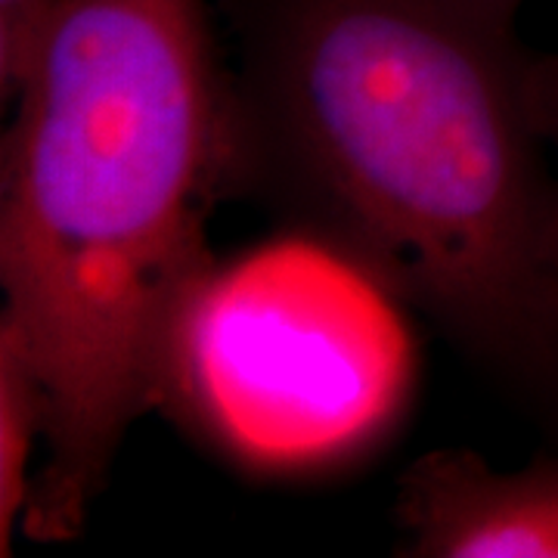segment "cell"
Segmentation results:
<instances>
[{"mask_svg":"<svg viewBox=\"0 0 558 558\" xmlns=\"http://www.w3.org/2000/svg\"><path fill=\"white\" fill-rule=\"evenodd\" d=\"M236 180L558 444V168L512 0H223Z\"/></svg>","mask_w":558,"mask_h":558,"instance_id":"6da1fadb","label":"cell"},{"mask_svg":"<svg viewBox=\"0 0 558 558\" xmlns=\"http://www.w3.org/2000/svg\"><path fill=\"white\" fill-rule=\"evenodd\" d=\"M0 319L47 400L22 534L75 539L128 428L159 410L180 311L233 196L230 65L205 0H75L13 100Z\"/></svg>","mask_w":558,"mask_h":558,"instance_id":"7a4b0ae2","label":"cell"},{"mask_svg":"<svg viewBox=\"0 0 558 558\" xmlns=\"http://www.w3.org/2000/svg\"><path fill=\"white\" fill-rule=\"evenodd\" d=\"M398 307L366 267L304 230L215 258L180 311L159 410L242 469L341 465L410 398Z\"/></svg>","mask_w":558,"mask_h":558,"instance_id":"3957f363","label":"cell"},{"mask_svg":"<svg viewBox=\"0 0 558 558\" xmlns=\"http://www.w3.org/2000/svg\"><path fill=\"white\" fill-rule=\"evenodd\" d=\"M395 515L403 556L558 558V444L521 469L425 453L400 478Z\"/></svg>","mask_w":558,"mask_h":558,"instance_id":"277c9868","label":"cell"},{"mask_svg":"<svg viewBox=\"0 0 558 558\" xmlns=\"http://www.w3.org/2000/svg\"><path fill=\"white\" fill-rule=\"evenodd\" d=\"M47 440V400L25 341L0 319V556L22 527Z\"/></svg>","mask_w":558,"mask_h":558,"instance_id":"5b68a950","label":"cell"},{"mask_svg":"<svg viewBox=\"0 0 558 558\" xmlns=\"http://www.w3.org/2000/svg\"><path fill=\"white\" fill-rule=\"evenodd\" d=\"M75 0H0V94L16 100L40 47Z\"/></svg>","mask_w":558,"mask_h":558,"instance_id":"8992f818","label":"cell"},{"mask_svg":"<svg viewBox=\"0 0 558 558\" xmlns=\"http://www.w3.org/2000/svg\"><path fill=\"white\" fill-rule=\"evenodd\" d=\"M534 94H537L543 131H546L558 168V53H537L534 57Z\"/></svg>","mask_w":558,"mask_h":558,"instance_id":"52a82bcc","label":"cell"},{"mask_svg":"<svg viewBox=\"0 0 558 558\" xmlns=\"http://www.w3.org/2000/svg\"><path fill=\"white\" fill-rule=\"evenodd\" d=\"M512 3H519V7H521V3H524V0H512Z\"/></svg>","mask_w":558,"mask_h":558,"instance_id":"ba28073f","label":"cell"}]
</instances>
